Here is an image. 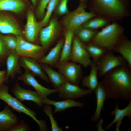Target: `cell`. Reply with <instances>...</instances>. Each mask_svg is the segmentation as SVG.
<instances>
[{
	"mask_svg": "<svg viewBox=\"0 0 131 131\" xmlns=\"http://www.w3.org/2000/svg\"><path fill=\"white\" fill-rule=\"evenodd\" d=\"M101 82L106 99H131V68L127 64L118 66L105 74Z\"/></svg>",
	"mask_w": 131,
	"mask_h": 131,
	"instance_id": "6da1fadb",
	"label": "cell"
},
{
	"mask_svg": "<svg viewBox=\"0 0 131 131\" xmlns=\"http://www.w3.org/2000/svg\"><path fill=\"white\" fill-rule=\"evenodd\" d=\"M92 12L97 16L117 22L130 15L129 0H90Z\"/></svg>",
	"mask_w": 131,
	"mask_h": 131,
	"instance_id": "7a4b0ae2",
	"label": "cell"
},
{
	"mask_svg": "<svg viewBox=\"0 0 131 131\" xmlns=\"http://www.w3.org/2000/svg\"><path fill=\"white\" fill-rule=\"evenodd\" d=\"M124 31V28L117 22H113L98 32L91 42L108 50L112 51Z\"/></svg>",
	"mask_w": 131,
	"mask_h": 131,
	"instance_id": "3957f363",
	"label": "cell"
},
{
	"mask_svg": "<svg viewBox=\"0 0 131 131\" xmlns=\"http://www.w3.org/2000/svg\"><path fill=\"white\" fill-rule=\"evenodd\" d=\"M8 90L9 87L7 85H2L0 87V99L15 111L23 113L30 117L38 124L40 130L47 131V127L44 121L38 120L36 117V113L25 106L16 98L12 97L9 93Z\"/></svg>",
	"mask_w": 131,
	"mask_h": 131,
	"instance_id": "277c9868",
	"label": "cell"
},
{
	"mask_svg": "<svg viewBox=\"0 0 131 131\" xmlns=\"http://www.w3.org/2000/svg\"><path fill=\"white\" fill-rule=\"evenodd\" d=\"M85 2H81L77 8L66 15L63 20V24L67 28L74 32L86 21L97 16L93 12L86 11Z\"/></svg>",
	"mask_w": 131,
	"mask_h": 131,
	"instance_id": "5b68a950",
	"label": "cell"
},
{
	"mask_svg": "<svg viewBox=\"0 0 131 131\" xmlns=\"http://www.w3.org/2000/svg\"><path fill=\"white\" fill-rule=\"evenodd\" d=\"M16 36V51L19 57H29L38 61L43 57L44 48L42 47L26 41L22 35Z\"/></svg>",
	"mask_w": 131,
	"mask_h": 131,
	"instance_id": "8992f818",
	"label": "cell"
},
{
	"mask_svg": "<svg viewBox=\"0 0 131 131\" xmlns=\"http://www.w3.org/2000/svg\"><path fill=\"white\" fill-rule=\"evenodd\" d=\"M127 64L122 56H115L113 51L108 50L97 64L98 76L100 78L102 77L113 69Z\"/></svg>",
	"mask_w": 131,
	"mask_h": 131,
	"instance_id": "52a82bcc",
	"label": "cell"
},
{
	"mask_svg": "<svg viewBox=\"0 0 131 131\" xmlns=\"http://www.w3.org/2000/svg\"><path fill=\"white\" fill-rule=\"evenodd\" d=\"M90 57L83 44L76 36H74L69 59L85 67L90 66L92 62Z\"/></svg>",
	"mask_w": 131,
	"mask_h": 131,
	"instance_id": "ba28073f",
	"label": "cell"
},
{
	"mask_svg": "<svg viewBox=\"0 0 131 131\" xmlns=\"http://www.w3.org/2000/svg\"><path fill=\"white\" fill-rule=\"evenodd\" d=\"M57 67L67 81L78 85L83 78L81 65L65 61L59 63Z\"/></svg>",
	"mask_w": 131,
	"mask_h": 131,
	"instance_id": "9c48e42d",
	"label": "cell"
},
{
	"mask_svg": "<svg viewBox=\"0 0 131 131\" xmlns=\"http://www.w3.org/2000/svg\"><path fill=\"white\" fill-rule=\"evenodd\" d=\"M25 69L24 73L18 77L17 80L22 81L25 84L33 87L41 100L47 98L48 96L53 93L58 92L57 89H49L41 84L32 73L28 70Z\"/></svg>",
	"mask_w": 131,
	"mask_h": 131,
	"instance_id": "30bf717a",
	"label": "cell"
},
{
	"mask_svg": "<svg viewBox=\"0 0 131 131\" xmlns=\"http://www.w3.org/2000/svg\"><path fill=\"white\" fill-rule=\"evenodd\" d=\"M59 97L64 99L74 100L75 99L92 94L90 90L79 87L78 85L66 81L57 89Z\"/></svg>",
	"mask_w": 131,
	"mask_h": 131,
	"instance_id": "8fae6325",
	"label": "cell"
},
{
	"mask_svg": "<svg viewBox=\"0 0 131 131\" xmlns=\"http://www.w3.org/2000/svg\"><path fill=\"white\" fill-rule=\"evenodd\" d=\"M46 26L41 29L39 36L41 46L44 49L47 48L57 36L59 30V25L56 19H53L49 22Z\"/></svg>",
	"mask_w": 131,
	"mask_h": 131,
	"instance_id": "7c38bea8",
	"label": "cell"
},
{
	"mask_svg": "<svg viewBox=\"0 0 131 131\" xmlns=\"http://www.w3.org/2000/svg\"><path fill=\"white\" fill-rule=\"evenodd\" d=\"M0 32L4 34L21 35L22 30L15 19L7 13L0 11Z\"/></svg>",
	"mask_w": 131,
	"mask_h": 131,
	"instance_id": "4fadbf2b",
	"label": "cell"
},
{
	"mask_svg": "<svg viewBox=\"0 0 131 131\" xmlns=\"http://www.w3.org/2000/svg\"><path fill=\"white\" fill-rule=\"evenodd\" d=\"M11 91L16 98L21 101H33L38 106H42V100L35 91L22 88L16 82Z\"/></svg>",
	"mask_w": 131,
	"mask_h": 131,
	"instance_id": "5bb4252c",
	"label": "cell"
},
{
	"mask_svg": "<svg viewBox=\"0 0 131 131\" xmlns=\"http://www.w3.org/2000/svg\"><path fill=\"white\" fill-rule=\"evenodd\" d=\"M26 18L24 31L25 36L28 41L33 43L39 35L41 26L39 23L36 21L34 14L32 11L28 12Z\"/></svg>",
	"mask_w": 131,
	"mask_h": 131,
	"instance_id": "9a60e30c",
	"label": "cell"
},
{
	"mask_svg": "<svg viewBox=\"0 0 131 131\" xmlns=\"http://www.w3.org/2000/svg\"><path fill=\"white\" fill-rule=\"evenodd\" d=\"M19 61L20 66L25 69L28 70L35 76L38 77L47 82H49L47 76L41 65L36 61L29 57H21Z\"/></svg>",
	"mask_w": 131,
	"mask_h": 131,
	"instance_id": "2e32d148",
	"label": "cell"
},
{
	"mask_svg": "<svg viewBox=\"0 0 131 131\" xmlns=\"http://www.w3.org/2000/svg\"><path fill=\"white\" fill-rule=\"evenodd\" d=\"M112 51L119 53L131 68V41L122 35L114 46Z\"/></svg>",
	"mask_w": 131,
	"mask_h": 131,
	"instance_id": "e0dca14e",
	"label": "cell"
},
{
	"mask_svg": "<svg viewBox=\"0 0 131 131\" xmlns=\"http://www.w3.org/2000/svg\"><path fill=\"white\" fill-rule=\"evenodd\" d=\"M111 115H114L115 117L112 121L107 125L105 128L108 129L115 123H116L115 131H119V127L122 123L123 119L125 117L130 118L131 117V100L127 106L124 108L121 109L119 108L118 104L117 103L115 109L111 112Z\"/></svg>",
	"mask_w": 131,
	"mask_h": 131,
	"instance_id": "ac0fdd59",
	"label": "cell"
},
{
	"mask_svg": "<svg viewBox=\"0 0 131 131\" xmlns=\"http://www.w3.org/2000/svg\"><path fill=\"white\" fill-rule=\"evenodd\" d=\"M19 122L18 118L9 106H6L0 112V131H8Z\"/></svg>",
	"mask_w": 131,
	"mask_h": 131,
	"instance_id": "d6986e66",
	"label": "cell"
},
{
	"mask_svg": "<svg viewBox=\"0 0 131 131\" xmlns=\"http://www.w3.org/2000/svg\"><path fill=\"white\" fill-rule=\"evenodd\" d=\"M42 102L43 104L53 106L55 107L53 113L63 111L71 107H82L85 106L83 102L75 101L71 99H66L63 101H55L49 100L46 98L42 99Z\"/></svg>",
	"mask_w": 131,
	"mask_h": 131,
	"instance_id": "ffe728a7",
	"label": "cell"
},
{
	"mask_svg": "<svg viewBox=\"0 0 131 131\" xmlns=\"http://www.w3.org/2000/svg\"><path fill=\"white\" fill-rule=\"evenodd\" d=\"M19 57L16 51L11 52L8 55L6 61V81L10 77L13 78L16 74L21 73Z\"/></svg>",
	"mask_w": 131,
	"mask_h": 131,
	"instance_id": "44dd1931",
	"label": "cell"
},
{
	"mask_svg": "<svg viewBox=\"0 0 131 131\" xmlns=\"http://www.w3.org/2000/svg\"><path fill=\"white\" fill-rule=\"evenodd\" d=\"M26 4L23 0H0V11H10L16 14L22 13Z\"/></svg>",
	"mask_w": 131,
	"mask_h": 131,
	"instance_id": "7402d4cb",
	"label": "cell"
},
{
	"mask_svg": "<svg viewBox=\"0 0 131 131\" xmlns=\"http://www.w3.org/2000/svg\"><path fill=\"white\" fill-rule=\"evenodd\" d=\"M96 99V107L95 112L91 118L94 122L98 121L100 117L105 100L106 99V92L101 82H100L94 91Z\"/></svg>",
	"mask_w": 131,
	"mask_h": 131,
	"instance_id": "603a6c76",
	"label": "cell"
},
{
	"mask_svg": "<svg viewBox=\"0 0 131 131\" xmlns=\"http://www.w3.org/2000/svg\"><path fill=\"white\" fill-rule=\"evenodd\" d=\"M90 66V73L88 75L83 78L82 85L93 92L94 91L99 82L98 79V71L97 63L92 60Z\"/></svg>",
	"mask_w": 131,
	"mask_h": 131,
	"instance_id": "cb8c5ba5",
	"label": "cell"
},
{
	"mask_svg": "<svg viewBox=\"0 0 131 131\" xmlns=\"http://www.w3.org/2000/svg\"><path fill=\"white\" fill-rule=\"evenodd\" d=\"M64 41L62 39L59 40L49 52L43 57L38 62L49 65L56 63L59 60Z\"/></svg>",
	"mask_w": 131,
	"mask_h": 131,
	"instance_id": "d4e9b609",
	"label": "cell"
},
{
	"mask_svg": "<svg viewBox=\"0 0 131 131\" xmlns=\"http://www.w3.org/2000/svg\"><path fill=\"white\" fill-rule=\"evenodd\" d=\"M40 65L55 89H58L67 81L62 74L53 70L47 64L41 63Z\"/></svg>",
	"mask_w": 131,
	"mask_h": 131,
	"instance_id": "484cf974",
	"label": "cell"
},
{
	"mask_svg": "<svg viewBox=\"0 0 131 131\" xmlns=\"http://www.w3.org/2000/svg\"><path fill=\"white\" fill-rule=\"evenodd\" d=\"M74 32L69 29H67L66 32L59 63L67 61L69 59L74 36Z\"/></svg>",
	"mask_w": 131,
	"mask_h": 131,
	"instance_id": "4316f807",
	"label": "cell"
},
{
	"mask_svg": "<svg viewBox=\"0 0 131 131\" xmlns=\"http://www.w3.org/2000/svg\"><path fill=\"white\" fill-rule=\"evenodd\" d=\"M85 46L90 57L92 59V60L97 64L108 51L106 49L99 46L91 42L85 45Z\"/></svg>",
	"mask_w": 131,
	"mask_h": 131,
	"instance_id": "83f0119b",
	"label": "cell"
},
{
	"mask_svg": "<svg viewBox=\"0 0 131 131\" xmlns=\"http://www.w3.org/2000/svg\"><path fill=\"white\" fill-rule=\"evenodd\" d=\"M98 32L83 27L82 25L76 29L74 33L79 39L83 43H88L91 42Z\"/></svg>",
	"mask_w": 131,
	"mask_h": 131,
	"instance_id": "f1b7e54d",
	"label": "cell"
},
{
	"mask_svg": "<svg viewBox=\"0 0 131 131\" xmlns=\"http://www.w3.org/2000/svg\"><path fill=\"white\" fill-rule=\"evenodd\" d=\"M109 22L104 17L96 16L88 20L82 26L89 29L96 30L98 28L106 26L109 24Z\"/></svg>",
	"mask_w": 131,
	"mask_h": 131,
	"instance_id": "f546056e",
	"label": "cell"
},
{
	"mask_svg": "<svg viewBox=\"0 0 131 131\" xmlns=\"http://www.w3.org/2000/svg\"><path fill=\"white\" fill-rule=\"evenodd\" d=\"M59 0H50L47 7L45 15L41 21L39 23L41 27L47 24L54 9L56 8Z\"/></svg>",
	"mask_w": 131,
	"mask_h": 131,
	"instance_id": "4dcf8cb0",
	"label": "cell"
},
{
	"mask_svg": "<svg viewBox=\"0 0 131 131\" xmlns=\"http://www.w3.org/2000/svg\"><path fill=\"white\" fill-rule=\"evenodd\" d=\"M12 34L2 35L5 46L10 52L16 51L17 43L16 36Z\"/></svg>",
	"mask_w": 131,
	"mask_h": 131,
	"instance_id": "1f68e13d",
	"label": "cell"
},
{
	"mask_svg": "<svg viewBox=\"0 0 131 131\" xmlns=\"http://www.w3.org/2000/svg\"><path fill=\"white\" fill-rule=\"evenodd\" d=\"M43 108V110L49 117L51 122L52 131H62V128L58 126L57 122L54 118L51 107L50 105H45Z\"/></svg>",
	"mask_w": 131,
	"mask_h": 131,
	"instance_id": "d6a6232c",
	"label": "cell"
},
{
	"mask_svg": "<svg viewBox=\"0 0 131 131\" xmlns=\"http://www.w3.org/2000/svg\"><path fill=\"white\" fill-rule=\"evenodd\" d=\"M50 0H40L36 11L37 17L39 19H42L46 12L47 5Z\"/></svg>",
	"mask_w": 131,
	"mask_h": 131,
	"instance_id": "836d02e7",
	"label": "cell"
},
{
	"mask_svg": "<svg viewBox=\"0 0 131 131\" xmlns=\"http://www.w3.org/2000/svg\"><path fill=\"white\" fill-rule=\"evenodd\" d=\"M68 0H59L56 8L57 12L59 15H66L69 13L68 8Z\"/></svg>",
	"mask_w": 131,
	"mask_h": 131,
	"instance_id": "e575fe53",
	"label": "cell"
},
{
	"mask_svg": "<svg viewBox=\"0 0 131 131\" xmlns=\"http://www.w3.org/2000/svg\"><path fill=\"white\" fill-rule=\"evenodd\" d=\"M30 130L28 125L22 121L16 124L8 131H28Z\"/></svg>",
	"mask_w": 131,
	"mask_h": 131,
	"instance_id": "d590c367",
	"label": "cell"
},
{
	"mask_svg": "<svg viewBox=\"0 0 131 131\" xmlns=\"http://www.w3.org/2000/svg\"><path fill=\"white\" fill-rule=\"evenodd\" d=\"M2 34L0 33V57L8 55L11 52L7 49L4 43Z\"/></svg>",
	"mask_w": 131,
	"mask_h": 131,
	"instance_id": "8d00e7d4",
	"label": "cell"
},
{
	"mask_svg": "<svg viewBox=\"0 0 131 131\" xmlns=\"http://www.w3.org/2000/svg\"><path fill=\"white\" fill-rule=\"evenodd\" d=\"M6 70L0 71V87L6 81Z\"/></svg>",
	"mask_w": 131,
	"mask_h": 131,
	"instance_id": "74e56055",
	"label": "cell"
},
{
	"mask_svg": "<svg viewBox=\"0 0 131 131\" xmlns=\"http://www.w3.org/2000/svg\"><path fill=\"white\" fill-rule=\"evenodd\" d=\"M32 5L34 6L36 5L38 0H30Z\"/></svg>",
	"mask_w": 131,
	"mask_h": 131,
	"instance_id": "f35d334b",
	"label": "cell"
},
{
	"mask_svg": "<svg viewBox=\"0 0 131 131\" xmlns=\"http://www.w3.org/2000/svg\"><path fill=\"white\" fill-rule=\"evenodd\" d=\"M81 1V2H85L86 0H79Z\"/></svg>",
	"mask_w": 131,
	"mask_h": 131,
	"instance_id": "ab89813d",
	"label": "cell"
}]
</instances>
